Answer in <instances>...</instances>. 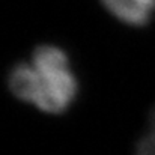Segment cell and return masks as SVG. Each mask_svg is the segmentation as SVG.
Segmentation results:
<instances>
[{
  "instance_id": "obj_1",
  "label": "cell",
  "mask_w": 155,
  "mask_h": 155,
  "mask_svg": "<svg viewBox=\"0 0 155 155\" xmlns=\"http://www.w3.org/2000/svg\"><path fill=\"white\" fill-rule=\"evenodd\" d=\"M8 84L14 97L51 114L63 113L77 97V78L68 56L54 45H39L30 63L15 65Z\"/></svg>"
},
{
  "instance_id": "obj_3",
  "label": "cell",
  "mask_w": 155,
  "mask_h": 155,
  "mask_svg": "<svg viewBox=\"0 0 155 155\" xmlns=\"http://www.w3.org/2000/svg\"><path fill=\"white\" fill-rule=\"evenodd\" d=\"M136 155H155V133L149 131V134L140 140L136 149Z\"/></svg>"
},
{
  "instance_id": "obj_2",
  "label": "cell",
  "mask_w": 155,
  "mask_h": 155,
  "mask_svg": "<svg viewBox=\"0 0 155 155\" xmlns=\"http://www.w3.org/2000/svg\"><path fill=\"white\" fill-rule=\"evenodd\" d=\"M104 8L119 21L145 26L155 12V0H101Z\"/></svg>"
},
{
  "instance_id": "obj_4",
  "label": "cell",
  "mask_w": 155,
  "mask_h": 155,
  "mask_svg": "<svg viewBox=\"0 0 155 155\" xmlns=\"http://www.w3.org/2000/svg\"><path fill=\"white\" fill-rule=\"evenodd\" d=\"M149 122H151V131H152V133H155V107H154V110L151 111Z\"/></svg>"
}]
</instances>
